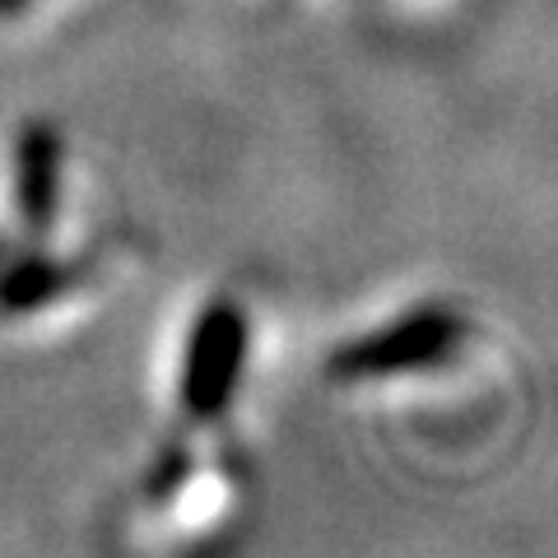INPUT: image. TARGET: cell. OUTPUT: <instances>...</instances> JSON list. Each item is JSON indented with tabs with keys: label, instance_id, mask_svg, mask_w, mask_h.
<instances>
[{
	"label": "cell",
	"instance_id": "cell-1",
	"mask_svg": "<svg viewBox=\"0 0 558 558\" xmlns=\"http://www.w3.org/2000/svg\"><path fill=\"white\" fill-rule=\"evenodd\" d=\"M252 359V322L233 299L205 303L186 326L178 363V410L191 424H215L233 410Z\"/></svg>",
	"mask_w": 558,
	"mask_h": 558
},
{
	"label": "cell",
	"instance_id": "cell-5",
	"mask_svg": "<svg viewBox=\"0 0 558 558\" xmlns=\"http://www.w3.org/2000/svg\"><path fill=\"white\" fill-rule=\"evenodd\" d=\"M20 5H24V0H0V14H14Z\"/></svg>",
	"mask_w": 558,
	"mask_h": 558
},
{
	"label": "cell",
	"instance_id": "cell-3",
	"mask_svg": "<svg viewBox=\"0 0 558 558\" xmlns=\"http://www.w3.org/2000/svg\"><path fill=\"white\" fill-rule=\"evenodd\" d=\"M61 168H65L61 135L47 121H28L20 131V145H14V209H20V229L33 242H43L57 229Z\"/></svg>",
	"mask_w": 558,
	"mask_h": 558
},
{
	"label": "cell",
	"instance_id": "cell-4",
	"mask_svg": "<svg viewBox=\"0 0 558 558\" xmlns=\"http://www.w3.org/2000/svg\"><path fill=\"white\" fill-rule=\"evenodd\" d=\"M70 270H61L51 256H24L20 266L0 270V307L5 312H33L70 289Z\"/></svg>",
	"mask_w": 558,
	"mask_h": 558
},
{
	"label": "cell",
	"instance_id": "cell-2",
	"mask_svg": "<svg viewBox=\"0 0 558 558\" xmlns=\"http://www.w3.org/2000/svg\"><path fill=\"white\" fill-rule=\"evenodd\" d=\"M465 340V322L447 303H418L410 312H396L391 322L363 330L349 344L330 354V377L340 381H387L428 373L457 359Z\"/></svg>",
	"mask_w": 558,
	"mask_h": 558
}]
</instances>
